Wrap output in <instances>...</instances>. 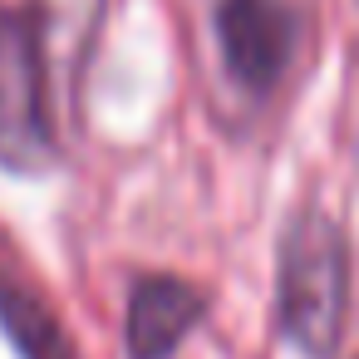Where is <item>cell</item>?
Segmentation results:
<instances>
[{"instance_id":"6da1fadb","label":"cell","mask_w":359,"mask_h":359,"mask_svg":"<svg viewBox=\"0 0 359 359\" xmlns=\"http://www.w3.org/2000/svg\"><path fill=\"white\" fill-rule=\"evenodd\" d=\"M349 310V241L320 207L290 217L276 256V320L305 359H334Z\"/></svg>"},{"instance_id":"7a4b0ae2","label":"cell","mask_w":359,"mask_h":359,"mask_svg":"<svg viewBox=\"0 0 359 359\" xmlns=\"http://www.w3.org/2000/svg\"><path fill=\"white\" fill-rule=\"evenodd\" d=\"M45 25L40 11H0V168L11 172H45L60 158L45 89Z\"/></svg>"},{"instance_id":"3957f363","label":"cell","mask_w":359,"mask_h":359,"mask_svg":"<svg viewBox=\"0 0 359 359\" xmlns=\"http://www.w3.org/2000/svg\"><path fill=\"white\" fill-rule=\"evenodd\" d=\"M300 20L285 0H222L217 6V40L226 74L246 94H271L290 65Z\"/></svg>"},{"instance_id":"277c9868","label":"cell","mask_w":359,"mask_h":359,"mask_svg":"<svg viewBox=\"0 0 359 359\" xmlns=\"http://www.w3.org/2000/svg\"><path fill=\"white\" fill-rule=\"evenodd\" d=\"M207 295L182 276H143L128 295V359H172L202 325Z\"/></svg>"},{"instance_id":"5b68a950","label":"cell","mask_w":359,"mask_h":359,"mask_svg":"<svg viewBox=\"0 0 359 359\" xmlns=\"http://www.w3.org/2000/svg\"><path fill=\"white\" fill-rule=\"evenodd\" d=\"M0 325L15 339V349L25 359H79L74 344L65 339L55 310L40 300V290H30L25 280H15L0 266Z\"/></svg>"},{"instance_id":"8992f818","label":"cell","mask_w":359,"mask_h":359,"mask_svg":"<svg viewBox=\"0 0 359 359\" xmlns=\"http://www.w3.org/2000/svg\"><path fill=\"white\" fill-rule=\"evenodd\" d=\"M45 20H55V25H89V15L99 11V0H40V6H35Z\"/></svg>"}]
</instances>
